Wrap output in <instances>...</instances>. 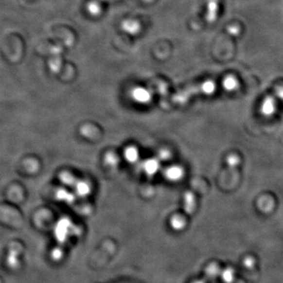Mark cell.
<instances>
[{"label": "cell", "instance_id": "obj_15", "mask_svg": "<svg viewBox=\"0 0 283 283\" xmlns=\"http://www.w3.org/2000/svg\"><path fill=\"white\" fill-rule=\"evenodd\" d=\"M76 191L78 192L79 195H81V196H85V195L90 193V187H89V185L85 182H79Z\"/></svg>", "mask_w": 283, "mask_h": 283}, {"label": "cell", "instance_id": "obj_1", "mask_svg": "<svg viewBox=\"0 0 283 283\" xmlns=\"http://www.w3.org/2000/svg\"><path fill=\"white\" fill-rule=\"evenodd\" d=\"M0 221L17 228H21L23 224L22 218L18 212L2 206L0 207Z\"/></svg>", "mask_w": 283, "mask_h": 283}, {"label": "cell", "instance_id": "obj_3", "mask_svg": "<svg viewBox=\"0 0 283 283\" xmlns=\"http://www.w3.org/2000/svg\"><path fill=\"white\" fill-rule=\"evenodd\" d=\"M131 95H132L134 100H136L137 103H142V104L149 103L151 99L150 91L144 88H136L134 89L131 93Z\"/></svg>", "mask_w": 283, "mask_h": 283}, {"label": "cell", "instance_id": "obj_13", "mask_svg": "<svg viewBox=\"0 0 283 283\" xmlns=\"http://www.w3.org/2000/svg\"><path fill=\"white\" fill-rule=\"evenodd\" d=\"M215 88H216V86L212 80L205 81V83L201 84V91L206 94H211L215 92Z\"/></svg>", "mask_w": 283, "mask_h": 283}, {"label": "cell", "instance_id": "obj_18", "mask_svg": "<svg viewBox=\"0 0 283 283\" xmlns=\"http://www.w3.org/2000/svg\"><path fill=\"white\" fill-rule=\"evenodd\" d=\"M102 1H104V0H102Z\"/></svg>", "mask_w": 283, "mask_h": 283}, {"label": "cell", "instance_id": "obj_14", "mask_svg": "<svg viewBox=\"0 0 283 283\" xmlns=\"http://www.w3.org/2000/svg\"><path fill=\"white\" fill-rule=\"evenodd\" d=\"M171 225L174 228L175 230H181L184 228L185 220L183 217H181L179 215H176L172 219L171 221Z\"/></svg>", "mask_w": 283, "mask_h": 283}, {"label": "cell", "instance_id": "obj_17", "mask_svg": "<svg viewBox=\"0 0 283 283\" xmlns=\"http://www.w3.org/2000/svg\"><path fill=\"white\" fill-rule=\"evenodd\" d=\"M193 283H205L204 280H198V281L194 282Z\"/></svg>", "mask_w": 283, "mask_h": 283}, {"label": "cell", "instance_id": "obj_12", "mask_svg": "<svg viewBox=\"0 0 283 283\" xmlns=\"http://www.w3.org/2000/svg\"><path fill=\"white\" fill-rule=\"evenodd\" d=\"M220 277L225 283H231L234 279V269L228 267L220 272Z\"/></svg>", "mask_w": 283, "mask_h": 283}, {"label": "cell", "instance_id": "obj_11", "mask_svg": "<svg viewBox=\"0 0 283 283\" xmlns=\"http://www.w3.org/2000/svg\"><path fill=\"white\" fill-rule=\"evenodd\" d=\"M220 267L218 266L216 264H211V265H209L207 267H206V270H205V277H207L208 279H212L214 278L217 277L218 275H220Z\"/></svg>", "mask_w": 283, "mask_h": 283}, {"label": "cell", "instance_id": "obj_16", "mask_svg": "<svg viewBox=\"0 0 283 283\" xmlns=\"http://www.w3.org/2000/svg\"><path fill=\"white\" fill-rule=\"evenodd\" d=\"M243 265L247 268H252L255 265L254 259L250 257L245 258L244 261H243Z\"/></svg>", "mask_w": 283, "mask_h": 283}, {"label": "cell", "instance_id": "obj_6", "mask_svg": "<svg viewBox=\"0 0 283 283\" xmlns=\"http://www.w3.org/2000/svg\"><path fill=\"white\" fill-rule=\"evenodd\" d=\"M183 176V170L180 167L172 166L168 168L165 172V177L168 180L178 181Z\"/></svg>", "mask_w": 283, "mask_h": 283}, {"label": "cell", "instance_id": "obj_10", "mask_svg": "<svg viewBox=\"0 0 283 283\" xmlns=\"http://www.w3.org/2000/svg\"><path fill=\"white\" fill-rule=\"evenodd\" d=\"M87 10H88V12L91 16L94 17L99 16L101 12H102V7H101L100 3L98 1H95V0L90 1L88 3Z\"/></svg>", "mask_w": 283, "mask_h": 283}, {"label": "cell", "instance_id": "obj_7", "mask_svg": "<svg viewBox=\"0 0 283 283\" xmlns=\"http://www.w3.org/2000/svg\"><path fill=\"white\" fill-rule=\"evenodd\" d=\"M143 170L146 174L153 176L159 170L160 164L156 159H150L143 163Z\"/></svg>", "mask_w": 283, "mask_h": 283}, {"label": "cell", "instance_id": "obj_5", "mask_svg": "<svg viewBox=\"0 0 283 283\" xmlns=\"http://www.w3.org/2000/svg\"><path fill=\"white\" fill-rule=\"evenodd\" d=\"M261 112L265 116H271L275 113V101L272 97H267L263 102L261 105Z\"/></svg>", "mask_w": 283, "mask_h": 283}, {"label": "cell", "instance_id": "obj_4", "mask_svg": "<svg viewBox=\"0 0 283 283\" xmlns=\"http://www.w3.org/2000/svg\"><path fill=\"white\" fill-rule=\"evenodd\" d=\"M121 27H122L124 31L132 35L138 34L141 29V26H140L139 21L133 20V19H127V20L124 21Z\"/></svg>", "mask_w": 283, "mask_h": 283}, {"label": "cell", "instance_id": "obj_2", "mask_svg": "<svg viewBox=\"0 0 283 283\" xmlns=\"http://www.w3.org/2000/svg\"><path fill=\"white\" fill-rule=\"evenodd\" d=\"M219 11V0H208L205 19L209 23L215 22Z\"/></svg>", "mask_w": 283, "mask_h": 283}, {"label": "cell", "instance_id": "obj_9", "mask_svg": "<svg viewBox=\"0 0 283 283\" xmlns=\"http://www.w3.org/2000/svg\"><path fill=\"white\" fill-rule=\"evenodd\" d=\"M140 157V154L138 151L137 149L134 146H129L124 150V158L128 162L134 163L136 162L138 160V158Z\"/></svg>", "mask_w": 283, "mask_h": 283}, {"label": "cell", "instance_id": "obj_8", "mask_svg": "<svg viewBox=\"0 0 283 283\" xmlns=\"http://www.w3.org/2000/svg\"><path fill=\"white\" fill-rule=\"evenodd\" d=\"M223 86H224V89L228 91H234L238 88L239 82L235 76L229 75L224 78V81H223Z\"/></svg>", "mask_w": 283, "mask_h": 283}]
</instances>
